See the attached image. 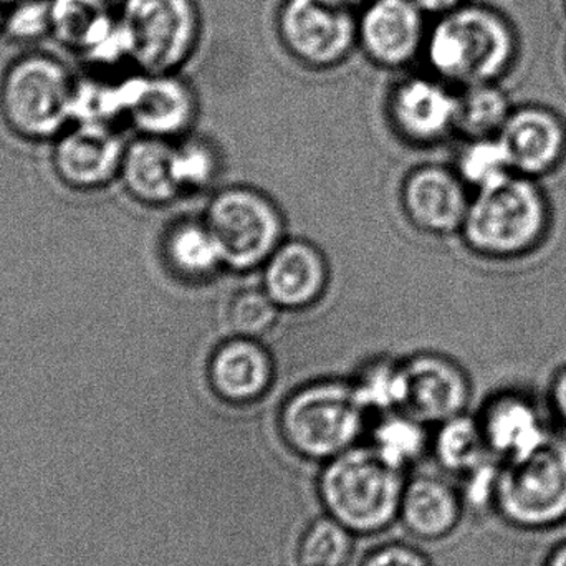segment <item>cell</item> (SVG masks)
Wrapping results in <instances>:
<instances>
[{"mask_svg": "<svg viewBox=\"0 0 566 566\" xmlns=\"http://www.w3.org/2000/svg\"><path fill=\"white\" fill-rule=\"evenodd\" d=\"M551 229V201L537 179L512 175L474 192L461 235L475 254L512 261L537 251Z\"/></svg>", "mask_w": 566, "mask_h": 566, "instance_id": "obj_1", "label": "cell"}, {"mask_svg": "<svg viewBox=\"0 0 566 566\" xmlns=\"http://www.w3.org/2000/svg\"><path fill=\"white\" fill-rule=\"evenodd\" d=\"M514 40L507 23L485 7L464 3L431 19L421 62L454 88L494 83L507 69Z\"/></svg>", "mask_w": 566, "mask_h": 566, "instance_id": "obj_2", "label": "cell"}, {"mask_svg": "<svg viewBox=\"0 0 566 566\" xmlns=\"http://www.w3.org/2000/svg\"><path fill=\"white\" fill-rule=\"evenodd\" d=\"M405 489V471L373 446H355L329 459L318 481L329 517L361 535L378 534L399 517Z\"/></svg>", "mask_w": 566, "mask_h": 566, "instance_id": "obj_3", "label": "cell"}, {"mask_svg": "<svg viewBox=\"0 0 566 566\" xmlns=\"http://www.w3.org/2000/svg\"><path fill=\"white\" fill-rule=\"evenodd\" d=\"M76 83L55 55L30 52L17 56L0 80V115L20 138H56L75 119Z\"/></svg>", "mask_w": 566, "mask_h": 566, "instance_id": "obj_4", "label": "cell"}, {"mask_svg": "<svg viewBox=\"0 0 566 566\" xmlns=\"http://www.w3.org/2000/svg\"><path fill=\"white\" fill-rule=\"evenodd\" d=\"M494 511L521 531H548L565 524V431L554 428L527 458L502 462Z\"/></svg>", "mask_w": 566, "mask_h": 566, "instance_id": "obj_5", "label": "cell"}, {"mask_svg": "<svg viewBox=\"0 0 566 566\" xmlns=\"http://www.w3.org/2000/svg\"><path fill=\"white\" fill-rule=\"evenodd\" d=\"M365 412L352 385L312 382L286 399L279 426L283 441L296 454L329 461L355 448L365 428Z\"/></svg>", "mask_w": 566, "mask_h": 566, "instance_id": "obj_6", "label": "cell"}, {"mask_svg": "<svg viewBox=\"0 0 566 566\" xmlns=\"http://www.w3.org/2000/svg\"><path fill=\"white\" fill-rule=\"evenodd\" d=\"M118 13L135 72H182L201 46L205 19L199 0H122Z\"/></svg>", "mask_w": 566, "mask_h": 566, "instance_id": "obj_7", "label": "cell"}, {"mask_svg": "<svg viewBox=\"0 0 566 566\" xmlns=\"http://www.w3.org/2000/svg\"><path fill=\"white\" fill-rule=\"evenodd\" d=\"M274 32L282 52L308 72L342 69L356 52V10L335 0H281Z\"/></svg>", "mask_w": 566, "mask_h": 566, "instance_id": "obj_8", "label": "cell"}, {"mask_svg": "<svg viewBox=\"0 0 566 566\" xmlns=\"http://www.w3.org/2000/svg\"><path fill=\"white\" fill-rule=\"evenodd\" d=\"M205 224L211 231L224 268L238 272L264 268L283 242V219L277 206L251 188L222 189L206 209Z\"/></svg>", "mask_w": 566, "mask_h": 566, "instance_id": "obj_9", "label": "cell"}, {"mask_svg": "<svg viewBox=\"0 0 566 566\" xmlns=\"http://www.w3.org/2000/svg\"><path fill=\"white\" fill-rule=\"evenodd\" d=\"M52 39L92 72L132 65V45L118 9L109 0H50Z\"/></svg>", "mask_w": 566, "mask_h": 566, "instance_id": "obj_10", "label": "cell"}, {"mask_svg": "<svg viewBox=\"0 0 566 566\" xmlns=\"http://www.w3.org/2000/svg\"><path fill=\"white\" fill-rule=\"evenodd\" d=\"M431 19L412 0H368L356 10V45L385 72H408L421 62Z\"/></svg>", "mask_w": 566, "mask_h": 566, "instance_id": "obj_11", "label": "cell"}, {"mask_svg": "<svg viewBox=\"0 0 566 566\" xmlns=\"http://www.w3.org/2000/svg\"><path fill=\"white\" fill-rule=\"evenodd\" d=\"M392 129L418 146L436 145L455 132L458 88L431 73H406L386 96Z\"/></svg>", "mask_w": 566, "mask_h": 566, "instance_id": "obj_12", "label": "cell"}, {"mask_svg": "<svg viewBox=\"0 0 566 566\" xmlns=\"http://www.w3.org/2000/svg\"><path fill=\"white\" fill-rule=\"evenodd\" d=\"M198 113V92L182 72H133L128 76L126 119L142 135L165 139L185 135Z\"/></svg>", "mask_w": 566, "mask_h": 566, "instance_id": "obj_13", "label": "cell"}, {"mask_svg": "<svg viewBox=\"0 0 566 566\" xmlns=\"http://www.w3.org/2000/svg\"><path fill=\"white\" fill-rule=\"evenodd\" d=\"M125 149L113 125L76 119L56 136L53 169L69 188L96 191L119 175Z\"/></svg>", "mask_w": 566, "mask_h": 566, "instance_id": "obj_14", "label": "cell"}, {"mask_svg": "<svg viewBox=\"0 0 566 566\" xmlns=\"http://www.w3.org/2000/svg\"><path fill=\"white\" fill-rule=\"evenodd\" d=\"M402 369L406 396L401 411L424 424H441L468 409L471 382L458 363L422 353L402 363Z\"/></svg>", "mask_w": 566, "mask_h": 566, "instance_id": "obj_15", "label": "cell"}, {"mask_svg": "<svg viewBox=\"0 0 566 566\" xmlns=\"http://www.w3.org/2000/svg\"><path fill=\"white\" fill-rule=\"evenodd\" d=\"M471 199L458 172L442 166L416 168L402 182L401 205L406 218L428 234L461 232Z\"/></svg>", "mask_w": 566, "mask_h": 566, "instance_id": "obj_16", "label": "cell"}, {"mask_svg": "<svg viewBox=\"0 0 566 566\" xmlns=\"http://www.w3.org/2000/svg\"><path fill=\"white\" fill-rule=\"evenodd\" d=\"M478 419L489 451L502 462L527 458L554 429L537 399L518 389L497 392Z\"/></svg>", "mask_w": 566, "mask_h": 566, "instance_id": "obj_17", "label": "cell"}, {"mask_svg": "<svg viewBox=\"0 0 566 566\" xmlns=\"http://www.w3.org/2000/svg\"><path fill=\"white\" fill-rule=\"evenodd\" d=\"M497 136L515 175L538 179L565 161V122L544 106L512 109Z\"/></svg>", "mask_w": 566, "mask_h": 566, "instance_id": "obj_18", "label": "cell"}, {"mask_svg": "<svg viewBox=\"0 0 566 566\" xmlns=\"http://www.w3.org/2000/svg\"><path fill=\"white\" fill-rule=\"evenodd\" d=\"M328 285L325 255L306 241H283L264 264V285L281 310H305L315 305Z\"/></svg>", "mask_w": 566, "mask_h": 566, "instance_id": "obj_19", "label": "cell"}, {"mask_svg": "<svg viewBox=\"0 0 566 566\" xmlns=\"http://www.w3.org/2000/svg\"><path fill=\"white\" fill-rule=\"evenodd\" d=\"M209 382L222 401L251 405L271 389L274 361L258 339L232 336L211 356Z\"/></svg>", "mask_w": 566, "mask_h": 566, "instance_id": "obj_20", "label": "cell"}, {"mask_svg": "<svg viewBox=\"0 0 566 566\" xmlns=\"http://www.w3.org/2000/svg\"><path fill=\"white\" fill-rule=\"evenodd\" d=\"M119 176L128 195L142 205H171L182 192L169 139L142 135L129 143Z\"/></svg>", "mask_w": 566, "mask_h": 566, "instance_id": "obj_21", "label": "cell"}, {"mask_svg": "<svg viewBox=\"0 0 566 566\" xmlns=\"http://www.w3.org/2000/svg\"><path fill=\"white\" fill-rule=\"evenodd\" d=\"M464 509L461 492L451 482L421 475L406 482L399 515L415 537L439 541L455 531Z\"/></svg>", "mask_w": 566, "mask_h": 566, "instance_id": "obj_22", "label": "cell"}, {"mask_svg": "<svg viewBox=\"0 0 566 566\" xmlns=\"http://www.w3.org/2000/svg\"><path fill=\"white\" fill-rule=\"evenodd\" d=\"M166 264L189 282L211 279L224 268L221 251L205 221H182L166 232L163 241Z\"/></svg>", "mask_w": 566, "mask_h": 566, "instance_id": "obj_23", "label": "cell"}, {"mask_svg": "<svg viewBox=\"0 0 566 566\" xmlns=\"http://www.w3.org/2000/svg\"><path fill=\"white\" fill-rule=\"evenodd\" d=\"M436 458L446 471L465 475L485 461L491 454L478 416L468 412L448 419L439 424L432 441Z\"/></svg>", "mask_w": 566, "mask_h": 566, "instance_id": "obj_24", "label": "cell"}, {"mask_svg": "<svg viewBox=\"0 0 566 566\" xmlns=\"http://www.w3.org/2000/svg\"><path fill=\"white\" fill-rule=\"evenodd\" d=\"M507 96L494 83L458 90L455 132L468 139L497 136L512 113Z\"/></svg>", "mask_w": 566, "mask_h": 566, "instance_id": "obj_25", "label": "cell"}, {"mask_svg": "<svg viewBox=\"0 0 566 566\" xmlns=\"http://www.w3.org/2000/svg\"><path fill=\"white\" fill-rule=\"evenodd\" d=\"M428 444L424 422L405 411L388 412L373 429V448L402 471L424 454Z\"/></svg>", "mask_w": 566, "mask_h": 566, "instance_id": "obj_26", "label": "cell"}, {"mask_svg": "<svg viewBox=\"0 0 566 566\" xmlns=\"http://www.w3.org/2000/svg\"><path fill=\"white\" fill-rule=\"evenodd\" d=\"M455 172L474 192L484 191L515 175L499 136L469 139L458 156Z\"/></svg>", "mask_w": 566, "mask_h": 566, "instance_id": "obj_27", "label": "cell"}, {"mask_svg": "<svg viewBox=\"0 0 566 566\" xmlns=\"http://www.w3.org/2000/svg\"><path fill=\"white\" fill-rule=\"evenodd\" d=\"M356 398L366 411L388 415L401 411L405 405L406 386L402 363H392L389 359H376L363 368L352 382Z\"/></svg>", "mask_w": 566, "mask_h": 566, "instance_id": "obj_28", "label": "cell"}, {"mask_svg": "<svg viewBox=\"0 0 566 566\" xmlns=\"http://www.w3.org/2000/svg\"><path fill=\"white\" fill-rule=\"evenodd\" d=\"M353 532L336 518L313 522L298 545L300 566H345L353 554Z\"/></svg>", "mask_w": 566, "mask_h": 566, "instance_id": "obj_29", "label": "cell"}, {"mask_svg": "<svg viewBox=\"0 0 566 566\" xmlns=\"http://www.w3.org/2000/svg\"><path fill=\"white\" fill-rule=\"evenodd\" d=\"M279 308L264 289H242L229 296L224 323L234 336L261 338L277 322Z\"/></svg>", "mask_w": 566, "mask_h": 566, "instance_id": "obj_30", "label": "cell"}, {"mask_svg": "<svg viewBox=\"0 0 566 566\" xmlns=\"http://www.w3.org/2000/svg\"><path fill=\"white\" fill-rule=\"evenodd\" d=\"M3 36L19 45H35L52 36L50 0H22L7 7L3 15Z\"/></svg>", "mask_w": 566, "mask_h": 566, "instance_id": "obj_31", "label": "cell"}, {"mask_svg": "<svg viewBox=\"0 0 566 566\" xmlns=\"http://www.w3.org/2000/svg\"><path fill=\"white\" fill-rule=\"evenodd\" d=\"M175 163L182 192L208 188L218 178V151L205 139H186L175 146Z\"/></svg>", "mask_w": 566, "mask_h": 566, "instance_id": "obj_32", "label": "cell"}, {"mask_svg": "<svg viewBox=\"0 0 566 566\" xmlns=\"http://www.w3.org/2000/svg\"><path fill=\"white\" fill-rule=\"evenodd\" d=\"M502 461L495 455H489L482 464L472 469L464 478L461 497L464 507L475 511L494 509L495 494H497L499 475H501Z\"/></svg>", "mask_w": 566, "mask_h": 566, "instance_id": "obj_33", "label": "cell"}, {"mask_svg": "<svg viewBox=\"0 0 566 566\" xmlns=\"http://www.w3.org/2000/svg\"><path fill=\"white\" fill-rule=\"evenodd\" d=\"M361 566H432L418 548L405 544H388L366 555Z\"/></svg>", "mask_w": 566, "mask_h": 566, "instance_id": "obj_34", "label": "cell"}, {"mask_svg": "<svg viewBox=\"0 0 566 566\" xmlns=\"http://www.w3.org/2000/svg\"><path fill=\"white\" fill-rule=\"evenodd\" d=\"M548 406L557 421L566 428V365L555 373L548 389Z\"/></svg>", "mask_w": 566, "mask_h": 566, "instance_id": "obj_35", "label": "cell"}, {"mask_svg": "<svg viewBox=\"0 0 566 566\" xmlns=\"http://www.w3.org/2000/svg\"><path fill=\"white\" fill-rule=\"evenodd\" d=\"M429 19H436V17L444 15V13L452 12V10L459 9V7L468 3V0H412Z\"/></svg>", "mask_w": 566, "mask_h": 566, "instance_id": "obj_36", "label": "cell"}, {"mask_svg": "<svg viewBox=\"0 0 566 566\" xmlns=\"http://www.w3.org/2000/svg\"><path fill=\"white\" fill-rule=\"evenodd\" d=\"M545 566H566V542L552 551Z\"/></svg>", "mask_w": 566, "mask_h": 566, "instance_id": "obj_37", "label": "cell"}, {"mask_svg": "<svg viewBox=\"0 0 566 566\" xmlns=\"http://www.w3.org/2000/svg\"><path fill=\"white\" fill-rule=\"evenodd\" d=\"M335 2L342 3V6L349 7V9L358 10L359 7L365 6L368 0H335Z\"/></svg>", "mask_w": 566, "mask_h": 566, "instance_id": "obj_38", "label": "cell"}, {"mask_svg": "<svg viewBox=\"0 0 566 566\" xmlns=\"http://www.w3.org/2000/svg\"><path fill=\"white\" fill-rule=\"evenodd\" d=\"M22 2V0H0V6L3 7V9H7V7L15 6V3Z\"/></svg>", "mask_w": 566, "mask_h": 566, "instance_id": "obj_39", "label": "cell"}, {"mask_svg": "<svg viewBox=\"0 0 566 566\" xmlns=\"http://www.w3.org/2000/svg\"><path fill=\"white\" fill-rule=\"evenodd\" d=\"M3 15H6V9L0 6V39L3 36Z\"/></svg>", "mask_w": 566, "mask_h": 566, "instance_id": "obj_40", "label": "cell"}]
</instances>
